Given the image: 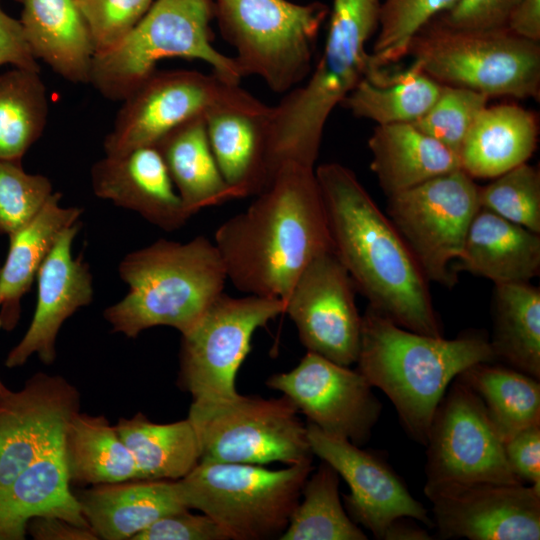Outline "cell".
Returning a JSON list of instances; mask_svg holds the SVG:
<instances>
[{"label":"cell","instance_id":"1","mask_svg":"<svg viewBox=\"0 0 540 540\" xmlns=\"http://www.w3.org/2000/svg\"><path fill=\"white\" fill-rule=\"evenodd\" d=\"M255 197L217 228L214 244L237 290L284 301L307 264L333 250L315 170L285 163Z\"/></svg>","mask_w":540,"mask_h":540},{"label":"cell","instance_id":"2","mask_svg":"<svg viewBox=\"0 0 540 540\" xmlns=\"http://www.w3.org/2000/svg\"><path fill=\"white\" fill-rule=\"evenodd\" d=\"M332 248L369 305L413 332L442 336L428 280L407 244L355 173L324 163L315 170Z\"/></svg>","mask_w":540,"mask_h":540},{"label":"cell","instance_id":"3","mask_svg":"<svg viewBox=\"0 0 540 540\" xmlns=\"http://www.w3.org/2000/svg\"><path fill=\"white\" fill-rule=\"evenodd\" d=\"M495 361L481 332L445 339L405 329L370 305L362 315L357 370L388 396L406 432L423 445L452 381L475 364Z\"/></svg>","mask_w":540,"mask_h":540},{"label":"cell","instance_id":"4","mask_svg":"<svg viewBox=\"0 0 540 540\" xmlns=\"http://www.w3.org/2000/svg\"><path fill=\"white\" fill-rule=\"evenodd\" d=\"M381 0H333L322 55L308 81L272 106L267 122L270 180L285 163L313 167L325 124L367 73L366 43L378 30Z\"/></svg>","mask_w":540,"mask_h":540},{"label":"cell","instance_id":"5","mask_svg":"<svg viewBox=\"0 0 540 540\" xmlns=\"http://www.w3.org/2000/svg\"><path fill=\"white\" fill-rule=\"evenodd\" d=\"M118 273L129 290L103 315L113 332L128 338L155 326L185 334L223 293L227 280L214 242L204 236L184 243L159 239L126 254Z\"/></svg>","mask_w":540,"mask_h":540},{"label":"cell","instance_id":"6","mask_svg":"<svg viewBox=\"0 0 540 540\" xmlns=\"http://www.w3.org/2000/svg\"><path fill=\"white\" fill-rule=\"evenodd\" d=\"M213 0H154L148 11L113 48L95 53L88 84L111 101H122L165 58L201 60L213 73L239 85L243 75L234 57L213 44Z\"/></svg>","mask_w":540,"mask_h":540},{"label":"cell","instance_id":"7","mask_svg":"<svg viewBox=\"0 0 540 540\" xmlns=\"http://www.w3.org/2000/svg\"><path fill=\"white\" fill-rule=\"evenodd\" d=\"M312 471V462L270 470L200 461L175 482L183 504L209 516L228 540H264L285 531Z\"/></svg>","mask_w":540,"mask_h":540},{"label":"cell","instance_id":"8","mask_svg":"<svg viewBox=\"0 0 540 540\" xmlns=\"http://www.w3.org/2000/svg\"><path fill=\"white\" fill-rule=\"evenodd\" d=\"M443 85L490 97H540V44L507 29L462 31L436 17L411 39L406 56Z\"/></svg>","mask_w":540,"mask_h":540},{"label":"cell","instance_id":"9","mask_svg":"<svg viewBox=\"0 0 540 540\" xmlns=\"http://www.w3.org/2000/svg\"><path fill=\"white\" fill-rule=\"evenodd\" d=\"M222 37L236 50L243 75H255L275 93L297 87L312 70L320 28L329 14L321 2L213 0Z\"/></svg>","mask_w":540,"mask_h":540},{"label":"cell","instance_id":"10","mask_svg":"<svg viewBox=\"0 0 540 540\" xmlns=\"http://www.w3.org/2000/svg\"><path fill=\"white\" fill-rule=\"evenodd\" d=\"M268 106L215 73L155 70L123 100L103 143L105 155L154 145L178 125L215 111L267 115Z\"/></svg>","mask_w":540,"mask_h":540},{"label":"cell","instance_id":"11","mask_svg":"<svg viewBox=\"0 0 540 540\" xmlns=\"http://www.w3.org/2000/svg\"><path fill=\"white\" fill-rule=\"evenodd\" d=\"M284 395L191 403L188 418L200 444V461L265 465L312 462L307 425Z\"/></svg>","mask_w":540,"mask_h":540},{"label":"cell","instance_id":"12","mask_svg":"<svg viewBox=\"0 0 540 540\" xmlns=\"http://www.w3.org/2000/svg\"><path fill=\"white\" fill-rule=\"evenodd\" d=\"M284 313L281 299L224 292L200 320L182 334L179 383L192 403L225 401L239 393L238 370L251 349L258 328Z\"/></svg>","mask_w":540,"mask_h":540},{"label":"cell","instance_id":"13","mask_svg":"<svg viewBox=\"0 0 540 540\" xmlns=\"http://www.w3.org/2000/svg\"><path fill=\"white\" fill-rule=\"evenodd\" d=\"M479 186L456 170L388 196L387 216L427 280L451 287V267L479 210Z\"/></svg>","mask_w":540,"mask_h":540},{"label":"cell","instance_id":"14","mask_svg":"<svg viewBox=\"0 0 540 540\" xmlns=\"http://www.w3.org/2000/svg\"><path fill=\"white\" fill-rule=\"evenodd\" d=\"M425 446L427 486L525 484L510 467L481 398L458 378L436 408Z\"/></svg>","mask_w":540,"mask_h":540},{"label":"cell","instance_id":"15","mask_svg":"<svg viewBox=\"0 0 540 540\" xmlns=\"http://www.w3.org/2000/svg\"><path fill=\"white\" fill-rule=\"evenodd\" d=\"M356 287L333 250L316 255L283 301L308 352L335 363H356L362 316L355 304Z\"/></svg>","mask_w":540,"mask_h":540},{"label":"cell","instance_id":"16","mask_svg":"<svg viewBox=\"0 0 540 540\" xmlns=\"http://www.w3.org/2000/svg\"><path fill=\"white\" fill-rule=\"evenodd\" d=\"M280 391L321 431L361 446L370 438L381 413L372 386L356 369L308 352L292 370L269 377Z\"/></svg>","mask_w":540,"mask_h":540},{"label":"cell","instance_id":"17","mask_svg":"<svg viewBox=\"0 0 540 540\" xmlns=\"http://www.w3.org/2000/svg\"><path fill=\"white\" fill-rule=\"evenodd\" d=\"M433 523L445 538L540 539V486L452 484L424 486Z\"/></svg>","mask_w":540,"mask_h":540},{"label":"cell","instance_id":"18","mask_svg":"<svg viewBox=\"0 0 540 540\" xmlns=\"http://www.w3.org/2000/svg\"><path fill=\"white\" fill-rule=\"evenodd\" d=\"M306 425L313 454L331 465L348 484L350 493L343 499L355 523L377 539H383L388 527L401 517L434 527L426 508L383 458L346 439L329 435L311 423Z\"/></svg>","mask_w":540,"mask_h":540},{"label":"cell","instance_id":"19","mask_svg":"<svg viewBox=\"0 0 540 540\" xmlns=\"http://www.w3.org/2000/svg\"><path fill=\"white\" fill-rule=\"evenodd\" d=\"M79 406L74 385L44 372L0 399V496L62 434Z\"/></svg>","mask_w":540,"mask_h":540},{"label":"cell","instance_id":"20","mask_svg":"<svg viewBox=\"0 0 540 540\" xmlns=\"http://www.w3.org/2000/svg\"><path fill=\"white\" fill-rule=\"evenodd\" d=\"M81 226L79 221L66 228L39 268L34 314L24 336L8 353L6 367L22 366L32 355L44 364H52L63 323L92 303L94 286L89 265L81 256L76 258L72 254Z\"/></svg>","mask_w":540,"mask_h":540},{"label":"cell","instance_id":"21","mask_svg":"<svg viewBox=\"0 0 540 540\" xmlns=\"http://www.w3.org/2000/svg\"><path fill=\"white\" fill-rule=\"evenodd\" d=\"M90 181L98 198L136 212L164 231L182 228L191 217L155 145L105 155L92 165Z\"/></svg>","mask_w":540,"mask_h":540},{"label":"cell","instance_id":"22","mask_svg":"<svg viewBox=\"0 0 540 540\" xmlns=\"http://www.w3.org/2000/svg\"><path fill=\"white\" fill-rule=\"evenodd\" d=\"M43 515L89 527L70 489L63 432L0 496V540H23L28 522Z\"/></svg>","mask_w":540,"mask_h":540},{"label":"cell","instance_id":"23","mask_svg":"<svg viewBox=\"0 0 540 540\" xmlns=\"http://www.w3.org/2000/svg\"><path fill=\"white\" fill-rule=\"evenodd\" d=\"M75 496L89 527L104 540L133 539L162 516L187 508L175 480L92 485Z\"/></svg>","mask_w":540,"mask_h":540},{"label":"cell","instance_id":"24","mask_svg":"<svg viewBox=\"0 0 540 540\" xmlns=\"http://www.w3.org/2000/svg\"><path fill=\"white\" fill-rule=\"evenodd\" d=\"M457 261L495 285L530 282L540 273V234L479 208Z\"/></svg>","mask_w":540,"mask_h":540},{"label":"cell","instance_id":"25","mask_svg":"<svg viewBox=\"0 0 540 540\" xmlns=\"http://www.w3.org/2000/svg\"><path fill=\"white\" fill-rule=\"evenodd\" d=\"M537 141L538 123L532 111L516 104L487 105L460 147V169L473 179H493L526 163Z\"/></svg>","mask_w":540,"mask_h":540},{"label":"cell","instance_id":"26","mask_svg":"<svg viewBox=\"0 0 540 540\" xmlns=\"http://www.w3.org/2000/svg\"><path fill=\"white\" fill-rule=\"evenodd\" d=\"M17 1L34 57L67 81L88 84L94 48L75 0Z\"/></svg>","mask_w":540,"mask_h":540},{"label":"cell","instance_id":"27","mask_svg":"<svg viewBox=\"0 0 540 540\" xmlns=\"http://www.w3.org/2000/svg\"><path fill=\"white\" fill-rule=\"evenodd\" d=\"M54 192L37 215L9 235L6 260L0 268V329L10 331L21 314V300L60 234L80 221L83 209L64 207Z\"/></svg>","mask_w":540,"mask_h":540},{"label":"cell","instance_id":"28","mask_svg":"<svg viewBox=\"0 0 540 540\" xmlns=\"http://www.w3.org/2000/svg\"><path fill=\"white\" fill-rule=\"evenodd\" d=\"M370 168L387 196L460 170L458 155L412 123L376 125Z\"/></svg>","mask_w":540,"mask_h":540},{"label":"cell","instance_id":"29","mask_svg":"<svg viewBox=\"0 0 540 540\" xmlns=\"http://www.w3.org/2000/svg\"><path fill=\"white\" fill-rule=\"evenodd\" d=\"M269 114L221 110L205 116L212 153L225 182L237 199L256 196L270 184Z\"/></svg>","mask_w":540,"mask_h":540},{"label":"cell","instance_id":"30","mask_svg":"<svg viewBox=\"0 0 540 540\" xmlns=\"http://www.w3.org/2000/svg\"><path fill=\"white\" fill-rule=\"evenodd\" d=\"M154 145L191 216L204 208L237 199L212 153L205 117H195L178 125Z\"/></svg>","mask_w":540,"mask_h":540},{"label":"cell","instance_id":"31","mask_svg":"<svg viewBox=\"0 0 540 540\" xmlns=\"http://www.w3.org/2000/svg\"><path fill=\"white\" fill-rule=\"evenodd\" d=\"M441 87L413 61L406 69L390 72L371 58L367 73L340 105L376 125L412 123L431 107Z\"/></svg>","mask_w":540,"mask_h":540},{"label":"cell","instance_id":"32","mask_svg":"<svg viewBox=\"0 0 540 540\" xmlns=\"http://www.w3.org/2000/svg\"><path fill=\"white\" fill-rule=\"evenodd\" d=\"M63 450L70 483L99 485L139 480L134 458L103 415L76 411L65 424Z\"/></svg>","mask_w":540,"mask_h":540},{"label":"cell","instance_id":"33","mask_svg":"<svg viewBox=\"0 0 540 540\" xmlns=\"http://www.w3.org/2000/svg\"><path fill=\"white\" fill-rule=\"evenodd\" d=\"M115 428L134 458L139 480H178L200 462L198 435L188 417L163 424L137 413L120 418Z\"/></svg>","mask_w":540,"mask_h":540},{"label":"cell","instance_id":"34","mask_svg":"<svg viewBox=\"0 0 540 540\" xmlns=\"http://www.w3.org/2000/svg\"><path fill=\"white\" fill-rule=\"evenodd\" d=\"M496 361L540 379V288L529 282L496 284L493 334Z\"/></svg>","mask_w":540,"mask_h":540},{"label":"cell","instance_id":"35","mask_svg":"<svg viewBox=\"0 0 540 540\" xmlns=\"http://www.w3.org/2000/svg\"><path fill=\"white\" fill-rule=\"evenodd\" d=\"M456 378L481 398L503 443L540 424L539 379L494 362L475 364Z\"/></svg>","mask_w":540,"mask_h":540},{"label":"cell","instance_id":"36","mask_svg":"<svg viewBox=\"0 0 540 540\" xmlns=\"http://www.w3.org/2000/svg\"><path fill=\"white\" fill-rule=\"evenodd\" d=\"M47 118V90L39 71L14 67L0 74V161L21 162Z\"/></svg>","mask_w":540,"mask_h":540},{"label":"cell","instance_id":"37","mask_svg":"<svg viewBox=\"0 0 540 540\" xmlns=\"http://www.w3.org/2000/svg\"><path fill=\"white\" fill-rule=\"evenodd\" d=\"M339 474L322 461L311 472L280 540H366L367 536L345 511L339 496Z\"/></svg>","mask_w":540,"mask_h":540},{"label":"cell","instance_id":"38","mask_svg":"<svg viewBox=\"0 0 540 540\" xmlns=\"http://www.w3.org/2000/svg\"><path fill=\"white\" fill-rule=\"evenodd\" d=\"M458 0H384L371 58L386 66L406 56L414 35L438 15L451 9Z\"/></svg>","mask_w":540,"mask_h":540},{"label":"cell","instance_id":"39","mask_svg":"<svg viewBox=\"0 0 540 540\" xmlns=\"http://www.w3.org/2000/svg\"><path fill=\"white\" fill-rule=\"evenodd\" d=\"M480 208L540 234V172L523 163L478 189Z\"/></svg>","mask_w":540,"mask_h":540},{"label":"cell","instance_id":"40","mask_svg":"<svg viewBox=\"0 0 540 540\" xmlns=\"http://www.w3.org/2000/svg\"><path fill=\"white\" fill-rule=\"evenodd\" d=\"M489 97L475 90L443 85L431 107L412 124L458 155L463 140Z\"/></svg>","mask_w":540,"mask_h":540},{"label":"cell","instance_id":"41","mask_svg":"<svg viewBox=\"0 0 540 540\" xmlns=\"http://www.w3.org/2000/svg\"><path fill=\"white\" fill-rule=\"evenodd\" d=\"M53 193L46 176L27 173L21 162L0 161V235L28 223Z\"/></svg>","mask_w":540,"mask_h":540},{"label":"cell","instance_id":"42","mask_svg":"<svg viewBox=\"0 0 540 540\" xmlns=\"http://www.w3.org/2000/svg\"><path fill=\"white\" fill-rule=\"evenodd\" d=\"M154 0H75L95 53L120 43L137 25Z\"/></svg>","mask_w":540,"mask_h":540},{"label":"cell","instance_id":"43","mask_svg":"<svg viewBox=\"0 0 540 540\" xmlns=\"http://www.w3.org/2000/svg\"><path fill=\"white\" fill-rule=\"evenodd\" d=\"M521 0H458L436 18L449 28L462 31L506 29L508 19Z\"/></svg>","mask_w":540,"mask_h":540},{"label":"cell","instance_id":"44","mask_svg":"<svg viewBox=\"0 0 540 540\" xmlns=\"http://www.w3.org/2000/svg\"><path fill=\"white\" fill-rule=\"evenodd\" d=\"M182 509L162 516L132 540H228L226 534L206 514Z\"/></svg>","mask_w":540,"mask_h":540},{"label":"cell","instance_id":"45","mask_svg":"<svg viewBox=\"0 0 540 540\" xmlns=\"http://www.w3.org/2000/svg\"><path fill=\"white\" fill-rule=\"evenodd\" d=\"M507 460L523 482L540 486V424L529 426L504 442Z\"/></svg>","mask_w":540,"mask_h":540},{"label":"cell","instance_id":"46","mask_svg":"<svg viewBox=\"0 0 540 540\" xmlns=\"http://www.w3.org/2000/svg\"><path fill=\"white\" fill-rule=\"evenodd\" d=\"M3 64L39 71L20 21L9 16L0 6V66Z\"/></svg>","mask_w":540,"mask_h":540},{"label":"cell","instance_id":"47","mask_svg":"<svg viewBox=\"0 0 540 540\" xmlns=\"http://www.w3.org/2000/svg\"><path fill=\"white\" fill-rule=\"evenodd\" d=\"M27 533L36 540H98L90 527L56 516H36L27 524Z\"/></svg>","mask_w":540,"mask_h":540},{"label":"cell","instance_id":"48","mask_svg":"<svg viewBox=\"0 0 540 540\" xmlns=\"http://www.w3.org/2000/svg\"><path fill=\"white\" fill-rule=\"evenodd\" d=\"M506 29L523 39L540 41V0H521L512 11Z\"/></svg>","mask_w":540,"mask_h":540},{"label":"cell","instance_id":"49","mask_svg":"<svg viewBox=\"0 0 540 540\" xmlns=\"http://www.w3.org/2000/svg\"><path fill=\"white\" fill-rule=\"evenodd\" d=\"M414 519L401 517L396 519L386 530L384 540H430L431 535L425 528L418 526Z\"/></svg>","mask_w":540,"mask_h":540},{"label":"cell","instance_id":"50","mask_svg":"<svg viewBox=\"0 0 540 540\" xmlns=\"http://www.w3.org/2000/svg\"><path fill=\"white\" fill-rule=\"evenodd\" d=\"M1 268V265H0ZM9 391V389L0 380V399Z\"/></svg>","mask_w":540,"mask_h":540}]
</instances>
